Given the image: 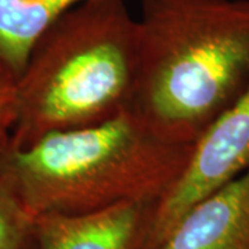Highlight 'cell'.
Instances as JSON below:
<instances>
[{
    "mask_svg": "<svg viewBox=\"0 0 249 249\" xmlns=\"http://www.w3.org/2000/svg\"><path fill=\"white\" fill-rule=\"evenodd\" d=\"M132 111L194 145L249 85V0H142Z\"/></svg>",
    "mask_w": 249,
    "mask_h": 249,
    "instance_id": "1",
    "label": "cell"
},
{
    "mask_svg": "<svg viewBox=\"0 0 249 249\" xmlns=\"http://www.w3.org/2000/svg\"><path fill=\"white\" fill-rule=\"evenodd\" d=\"M139 21L124 0H88L34 46L16 79L9 150L53 132L101 124L132 108Z\"/></svg>",
    "mask_w": 249,
    "mask_h": 249,
    "instance_id": "2",
    "label": "cell"
},
{
    "mask_svg": "<svg viewBox=\"0 0 249 249\" xmlns=\"http://www.w3.org/2000/svg\"><path fill=\"white\" fill-rule=\"evenodd\" d=\"M193 145L162 137L132 109L106 122L53 132L0 160L34 216L86 213L124 202L158 204Z\"/></svg>",
    "mask_w": 249,
    "mask_h": 249,
    "instance_id": "3",
    "label": "cell"
},
{
    "mask_svg": "<svg viewBox=\"0 0 249 249\" xmlns=\"http://www.w3.org/2000/svg\"><path fill=\"white\" fill-rule=\"evenodd\" d=\"M249 169V85L194 142L169 193L152 206L140 249H155L187 211Z\"/></svg>",
    "mask_w": 249,
    "mask_h": 249,
    "instance_id": "4",
    "label": "cell"
},
{
    "mask_svg": "<svg viewBox=\"0 0 249 249\" xmlns=\"http://www.w3.org/2000/svg\"><path fill=\"white\" fill-rule=\"evenodd\" d=\"M151 206L137 202L86 213H50L35 217L37 249H140Z\"/></svg>",
    "mask_w": 249,
    "mask_h": 249,
    "instance_id": "5",
    "label": "cell"
},
{
    "mask_svg": "<svg viewBox=\"0 0 249 249\" xmlns=\"http://www.w3.org/2000/svg\"><path fill=\"white\" fill-rule=\"evenodd\" d=\"M155 249H249V169L193 205Z\"/></svg>",
    "mask_w": 249,
    "mask_h": 249,
    "instance_id": "6",
    "label": "cell"
},
{
    "mask_svg": "<svg viewBox=\"0 0 249 249\" xmlns=\"http://www.w3.org/2000/svg\"><path fill=\"white\" fill-rule=\"evenodd\" d=\"M85 1L88 0H0V61L16 79L42 35Z\"/></svg>",
    "mask_w": 249,
    "mask_h": 249,
    "instance_id": "7",
    "label": "cell"
},
{
    "mask_svg": "<svg viewBox=\"0 0 249 249\" xmlns=\"http://www.w3.org/2000/svg\"><path fill=\"white\" fill-rule=\"evenodd\" d=\"M35 216L24 204L13 178L0 168V249H28Z\"/></svg>",
    "mask_w": 249,
    "mask_h": 249,
    "instance_id": "8",
    "label": "cell"
},
{
    "mask_svg": "<svg viewBox=\"0 0 249 249\" xmlns=\"http://www.w3.org/2000/svg\"><path fill=\"white\" fill-rule=\"evenodd\" d=\"M14 94L16 76L0 61V160L9 150L14 124Z\"/></svg>",
    "mask_w": 249,
    "mask_h": 249,
    "instance_id": "9",
    "label": "cell"
}]
</instances>
